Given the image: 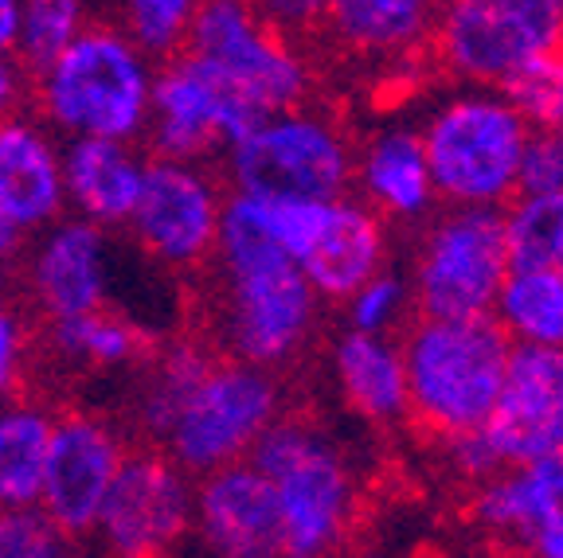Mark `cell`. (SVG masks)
Listing matches in <instances>:
<instances>
[{"instance_id": "obj_1", "label": "cell", "mask_w": 563, "mask_h": 558, "mask_svg": "<svg viewBox=\"0 0 563 558\" xmlns=\"http://www.w3.org/2000/svg\"><path fill=\"white\" fill-rule=\"evenodd\" d=\"M216 274V344L223 356L286 371L309 351L321 297L271 227L263 196L231 192L208 258Z\"/></svg>"}, {"instance_id": "obj_2", "label": "cell", "mask_w": 563, "mask_h": 558, "mask_svg": "<svg viewBox=\"0 0 563 558\" xmlns=\"http://www.w3.org/2000/svg\"><path fill=\"white\" fill-rule=\"evenodd\" d=\"M157 59L118 24L90 20L44 70L27 79L35 114L59 137L141 141L150 122Z\"/></svg>"}, {"instance_id": "obj_3", "label": "cell", "mask_w": 563, "mask_h": 558, "mask_svg": "<svg viewBox=\"0 0 563 558\" xmlns=\"http://www.w3.org/2000/svg\"><path fill=\"white\" fill-rule=\"evenodd\" d=\"M407 371L411 418L434 437H457L482 429L489 418L512 341L493 321L477 316H427L407 324L399 336Z\"/></svg>"}, {"instance_id": "obj_4", "label": "cell", "mask_w": 563, "mask_h": 558, "mask_svg": "<svg viewBox=\"0 0 563 558\" xmlns=\"http://www.w3.org/2000/svg\"><path fill=\"white\" fill-rule=\"evenodd\" d=\"M246 461L271 480L286 558H321L349 543L361 507L356 472L313 418L282 411L251 445Z\"/></svg>"}, {"instance_id": "obj_5", "label": "cell", "mask_w": 563, "mask_h": 558, "mask_svg": "<svg viewBox=\"0 0 563 558\" xmlns=\"http://www.w3.org/2000/svg\"><path fill=\"white\" fill-rule=\"evenodd\" d=\"M532 125L501 87L462 82L442 94L419 122L439 203L505 208L517 196V168Z\"/></svg>"}, {"instance_id": "obj_6", "label": "cell", "mask_w": 563, "mask_h": 558, "mask_svg": "<svg viewBox=\"0 0 563 558\" xmlns=\"http://www.w3.org/2000/svg\"><path fill=\"white\" fill-rule=\"evenodd\" d=\"M356 145L341 122L309 102L271 110L223 148V180L231 192L266 200H333L352 192Z\"/></svg>"}, {"instance_id": "obj_7", "label": "cell", "mask_w": 563, "mask_h": 558, "mask_svg": "<svg viewBox=\"0 0 563 558\" xmlns=\"http://www.w3.org/2000/svg\"><path fill=\"white\" fill-rule=\"evenodd\" d=\"M282 414V379L278 371L246 364L235 356H216L203 371L180 411L161 434L157 449H165L176 465L192 477L243 461L251 445Z\"/></svg>"}, {"instance_id": "obj_8", "label": "cell", "mask_w": 563, "mask_h": 558, "mask_svg": "<svg viewBox=\"0 0 563 558\" xmlns=\"http://www.w3.org/2000/svg\"><path fill=\"white\" fill-rule=\"evenodd\" d=\"M501 208H450L434 211L419 235L411 266L415 309L427 316L489 313L497 289L509 278Z\"/></svg>"}, {"instance_id": "obj_9", "label": "cell", "mask_w": 563, "mask_h": 558, "mask_svg": "<svg viewBox=\"0 0 563 558\" xmlns=\"http://www.w3.org/2000/svg\"><path fill=\"white\" fill-rule=\"evenodd\" d=\"M266 211L282 250L298 263L313 293L329 305H341L352 289L384 270L391 258L387 219L376 215L361 196L266 200Z\"/></svg>"}, {"instance_id": "obj_10", "label": "cell", "mask_w": 563, "mask_h": 558, "mask_svg": "<svg viewBox=\"0 0 563 558\" xmlns=\"http://www.w3.org/2000/svg\"><path fill=\"white\" fill-rule=\"evenodd\" d=\"M185 52L211 63L258 114L313 94V67L298 40L266 24L246 0H200Z\"/></svg>"}, {"instance_id": "obj_11", "label": "cell", "mask_w": 563, "mask_h": 558, "mask_svg": "<svg viewBox=\"0 0 563 558\" xmlns=\"http://www.w3.org/2000/svg\"><path fill=\"white\" fill-rule=\"evenodd\" d=\"M431 44L457 82L501 87L563 44V0H439Z\"/></svg>"}, {"instance_id": "obj_12", "label": "cell", "mask_w": 563, "mask_h": 558, "mask_svg": "<svg viewBox=\"0 0 563 558\" xmlns=\"http://www.w3.org/2000/svg\"><path fill=\"white\" fill-rule=\"evenodd\" d=\"M196 477L157 445H133L98 507V547L118 558H157L192 539Z\"/></svg>"}, {"instance_id": "obj_13", "label": "cell", "mask_w": 563, "mask_h": 558, "mask_svg": "<svg viewBox=\"0 0 563 558\" xmlns=\"http://www.w3.org/2000/svg\"><path fill=\"white\" fill-rule=\"evenodd\" d=\"M258 110L223 79L220 70L192 52H176L157 63L145 122L150 157L220 160L223 148L251 130Z\"/></svg>"}, {"instance_id": "obj_14", "label": "cell", "mask_w": 563, "mask_h": 558, "mask_svg": "<svg viewBox=\"0 0 563 558\" xmlns=\"http://www.w3.org/2000/svg\"><path fill=\"white\" fill-rule=\"evenodd\" d=\"M223 200L228 192L208 160L150 157L125 235L137 243L141 258L157 263L165 274L203 270L220 231Z\"/></svg>"}, {"instance_id": "obj_15", "label": "cell", "mask_w": 563, "mask_h": 558, "mask_svg": "<svg viewBox=\"0 0 563 558\" xmlns=\"http://www.w3.org/2000/svg\"><path fill=\"white\" fill-rule=\"evenodd\" d=\"M130 454V429L102 411H55L47 445L44 484L35 504L75 539H90L102 496L114 480L122 457Z\"/></svg>"}, {"instance_id": "obj_16", "label": "cell", "mask_w": 563, "mask_h": 558, "mask_svg": "<svg viewBox=\"0 0 563 558\" xmlns=\"http://www.w3.org/2000/svg\"><path fill=\"white\" fill-rule=\"evenodd\" d=\"M482 434L501 469L563 454V348L512 344Z\"/></svg>"}, {"instance_id": "obj_17", "label": "cell", "mask_w": 563, "mask_h": 558, "mask_svg": "<svg viewBox=\"0 0 563 558\" xmlns=\"http://www.w3.org/2000/svg\"><path fill=\"white\" fill-rule=\"evenodd\" d=\"M114 235L90 219L59 215L27 254V293L40 316H67L114 305Z\"/></svg>"}, {"instance_id": "obj_18", "label": "cell", "mask_w": 563, "mask_h": 558, "mask_svg": "<svg viewBox=\"0 0 563 558\" xmlns=\"http://www.w3.org/2000/svg\"><path fill=\"white\" fill-rule=\"evenodd\" d=\"M192 535L220 558H282V515L271 480L246 461L196 477Z\"/></svg>"}, {"instance_id": "obj_19", "label": "cell", "mask_w": 563, "mask_h": 558, "mask_svg": "<svg viewBox=\"0 0 563 558\" xmlns=\"http://www.w3.org/2000/svg\"><path fill=\"white\" fill-rule=\"evenodd\" d=\"M0 211L24 238L67 215L63 137L35 110L0 118Z\"/></svg>"}, {"instance_id": "obj_20", "label": "cell", "mask_w": 563, "mask_h": 558, "mask_svg": "<svg viewBox=\"0 0 563 558\" xmlns=\"http://www.w3.org/2000/svg\"><path fill=\"white\" fill-rule=\"evenodd\" d=\"M352 188L387 223H427L439 211L431 165L422 153L419 125H379L356 145Z\"/></svg>"}, {"instance_id": "obj_21", "label": "cell", "mask_w": 563, "mask_h": 558, "mask_svg": "<svg viewBox=\"0 0 563 558\" xmlns=\"http://www.w3.org/2000/svg\"><path fill=\"white\" fill-rule=\"evenodd\" d=\"M150 168V148L118 137H63L67 211L98 227L125 231Z\"/></svg>"}, {"instance_id": "obj_22", "label": "cell", "mask_w": 563, "mask_h": 558, "mask_svg": "<svg viewBox=\"0 0 563 558\" xmlns=\"http://www.w3.org/2000/svg\"><path fill=\"white\" fill-rule=\"evenodd\" d=\"M35 324V348H44L70 371L82 376H114L137 371V364L153 351L150 328L133 313L118 305L87 309L67 316H40Z\"/></svg>"}, {"instance_id": "obj_23", "label": "cell", "mask_w": 563, "mask_h": 558, "mask_svg": "<svg viewBox=\"0 0 563 558\" xmlns=\"http://www.w3.org/2000/svg\"><path fill=\"white\" fill-rule=\"evenodd\" d=\"M434 12L439 0H325L317 32L352 59L396 63L431 44Z\"/></svg>"}, {"instance_id": "obj_24", "label": "cell", "mask_w": 563, "mask_h": 558, "mask_svg": "<svg viewBox=\"0 0 563 558\" xmlns=\"http://www.w3.org/2000/svg\"><path fill=\"white\" fill-rule=\"evenodd\" d=\"M329 367H333V383L344 406L361 414L364 422L396 426V422L411 418L404 351H399L396 336L341 328V336L329 348Z\"/></svg>"}, {"instance_id": "obj_25", "label": "cell", "mask_w": 563, "mask_h": 558, "mask_svg": "<svg viewBox=\"0 0 563 558\" xmlns=\"http://www.w3.org/2000/svg\"><path fill=\"white\" fill-rule=\"evenodd\" d=\"M563 507V454L540 457V461L509 465L477 480L470 515L493 539H505L512 547L532 543V535Z\"/></svg>"}, {"instance_id": "obj_26", "label": "cell", "mask_w": 563, "mask_h": 558, "mask_svg": "<svg viewBox=\"0 0 563 558\" xmlns=\"http://www.w3.org/2000/svg\"><path fill=\"white\" fill-rule=\"evenodd\" d=\"M220 351H211L200 341H168L165 348L150 351L137 364V383L130 399V422H122L130 434H137L141 445H157L168 429L180 402L192 394V387L203 379Z\"/></svg>"}, {"instance_id": "obj_27", "label": "cell", "mask_w": 563, "mask_h": 558, "mask_svg": "<svg viewBox=\"0 0 563 558\" xmlns=\"http://www.w3.org/2000/svg\"><path fill=\"white\" fill-rule=\"evenodd\" d=\"M52 426L55 411L44 399L20 391L0 402V507L40 500Z\"/></svg>"}, {"instance_id": "obj_28", "label": "cell", "mask_w": 563, "mask_h": 558, "mask_svg": "<svg viewBox=\"0 0 563 558\" xmlns=\"http://www.w3.org/2000/svg\"><path fill=\"white\" fill-rule=\"evenodd\" d=\"M489 313L512 344L563 348V270L560 266H512Z\"/></svg>"}, {"instance_id": "obj_29", "label": "cell", "mask_w": 563, "mask_h": 558, "mask_svg": "<svg viewBox=\"0 0 563 558\" xmlns=\"http://www.w3.org/2000/svg\"><path fill=\"white\" fill-rule=\"evenodd\" d=\"M512 266H555L563 254V192L512 196L501 208Z\"/></svg>"}, {"instance_id": "obj_30", "label": "cell", "mask_w": 563, "mask_h": 558, "mask_svg": "<svg viewBox=\"0 0 563 558\" xmlns=\"http://www.w3.org/2000/svg\"><path fill=\"white\" fill-rule=\"evenodd\" d=\"M90 24V0H20L16 63L32 79Z\"/></svg>"}, {"instance_id": "obj_31", "label": "cell", "mask_w": 563, "mask_h": 558, "mask_svg": "<svg viewBox=\"0 0 563 558\" xmlns=\"http://www.w3.org/2000/svg\"><path fill=\"white\" fill-rule=\"evenodd\" d=\"M196 9H200V0H118L114 24L150 59L161 63L168 55L185 52Z\"/></svg>"}, {"instance_id": "obj_32", "label": "cell", "mask_w": 563, "mask_h": 558, "mask_svg": "<svg viewBox=\"0 0 563 558\" xmlns=\"http://www.w3.org/2000/svg\"><path fill=\"white\" fill-rule=\"evenodd\" d=\"M341 309H344V328L396 336L415 309L411 278L384 266V270H376L368 281H361V286L352 289L341 301Z\"/></svg>"}, {"instance_id": "obj_33", "label": "cell", "mask_w": 563, "mask_h": 558, "mask_svg": "<svg viewBox=\"0 0 563 558\" xmlns=\"http://www.w3.org/2000/svg\"><path fill=\"white\" fill-rule=\"evenodd\" d=\"M501 90L532 130H552L563 118V44L517 67Z\"/></svg>"}, {"instance_id": "obj_34", "label": "cell", "mask_w": 563, "mask_h": 558, "mask_svg": "<svg viewBox=\"0 0 563 558\" xmlns=\"http://www.w3.org/2000/svg\"><path fill=\"white\" fill-rule=\"evenodd\" d=\"M82 550L40 504L0 507V558H67Z\"/></svg>"}, {"instance_id": "obj_35", "label": "cell", "mask_w": 563, "mask_h": 558, "mask_svg": "<svg viewBox=\"0 0 563 558\" xmlns=\"http://www.w3.org/2000/svg\"><path fill=\"white\" fill-rule=\"evenodd\" d=\"M35 356V321L20 305L0 301V402L24 391Z\"/></svg>"}, {"instance_id": "obj_36", "label": "cell", "mask_w": 563, "mask_h": 558, "mask_svg": "<svg viewBox=\"0 0 563 558\" xmlns=\"http://www.w3.org/2000/svg\"><path fill=\"white\" fill-rule=\"evenodd\" d=\"M563 192V145L552 130H532L517 168V196Z\"/></svg>"}, {"instance_id": "obj_37", "label": "cell", "mask_w": 563, "mask_h": 558, "mask_svg": "<svg viewBox=\"0 0 563 558\" xmlns=\"http://www.w3.org/2000/svg\"><path fill=\"white\" fill-rule=\"evenodd\" d=\"M246 4L271 27H278L282 35H290V40L317 35L321 12H325V0H246Z\"/></svg>"}, {"instance_id": "obj_38", "label": "cell", "mask_w": 563, "mask_h": 558, "mask_svg": "<svg viewBox=\"0 0 563 558\" xmlns=\"http://www.w3.org/2000/svg\"><path fill=\"white\" fill-rule=\"evenodd\" d=\"M27 94V70L16 63V55H0V118L20 110Z\"/></svg>"}, {"instance_id": "obj_39", "label": "cell", "mask_w": 563, "mask_h": 558, "mask_svg": "<svg viewBox=\"0 0 563 558\" xmlns=\"http://www.w3.org/2000/svg\"><path fill=\"white\" fill-rule=\"evenodd\" d=\"M528 550L540 558H563V507L548 520L544 527H540L537 535H532V543H528Z\"/></svg>"}, {"instance_id": "obj_40", "label": "cell", "mask_w": 563, "mask_h": 558, "mask_svg": "<svg viewBox=\"0 0 563 558\" xmlns=\"http://www.w3.org/2000/svg\"><path fill=\"white\" fill-rule=\"evenodd\" d=\"M20 32V0H0V55L16 52Z\"/></svg>"}, {"instance_id": "obj_41", "label": "cell", "mask_w": 563, "mask_h": 558, "mask_svg": "<svg viewBox=\"0 0 563 558\" xmlns=\"http://www.w3.org/2000/svg\"><path fill=\"white\" fill-rule=\"evenodd\" d=\"M20 246H24V235H20V231L9 223V215L0 211V266H9L20 254Z\"/></svg>"}, {"instance_id": "obj_42", "label": "cell", "mask_w": 563, "mask_h": 558, "mask_svg": "<svg viewBox=\"0 0 563 558\" xmlns=\"http://www.w3.org/2000/svg\"><path fill=\"white\" fill-rule=\"evenodd\" d=\"M555 266H560V270H563V254H560V263H555Z\"/></svg>"}, {"instance_id": "obj_43", "label": "cell", "mask_w": 563, "mask_h": 558, "mask_svg": "<svg viewBox=\"0 0 563 558\" xmlns=\"http://www.w3.org/2000/svg\"><path fill=\"white\" fill-rule=\"evenodd\" d=\"M0 270H4V266H0Z\"/></svg>"}]
</instances>
